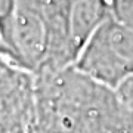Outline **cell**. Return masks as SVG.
<instances>
[{
	"label": "cell",
	"instance_id": "6da1fadb",
	"mask_svg": "<svg viewBox=\"0 0 133 133\" xmlns=\"http://www.w3.org/2000/svg\"><path fill=\"white\" fill-rule=\"evenodd\" d=\"M31 133H114L133 109L118 92L74 65L34 74Z\"/></svg>",
	"mask_w": 133,
	"mask_h": 133
},
{
	"label": "cell",
	"instance_id": "7a4b0ae2",
	"mask_svg": "<svg viewBox=\"0 0 133 133\" xmlns=\"http://www.w3.org/2000/svg\"><path fill=\"white\" fill-rule=\"evenodd\" d=\"M74 66L117 90L133 76V28L109 15L87 40Z\"/></svg>",
	"mask_w": 133,
	"mask_h": 133
},
{
	"label": "cell",
	"instance_id": "3957f363",
	"mask_svg": "<svg viewBox=\"0 0 133 133\" xmlns=\"http://www.w3.org/2000/svg\"><path fill=\"white\" fill-rule=\"evenodd\" d=\"M9 46L15 65L38 74L49 55V30L42 0H18Z\"/></svg>",
	"mask_w": 133,
	"mask_h": 133
},
{
	"label": "cell",
	"instance_id": "277c9868",
	"mask_svg": "<svg viewBox=\"0 0 133 133\" xmlns=\"http://www.w3.org/2000/svg\"><path fill=\"white\" fill-rule=\"evenodd\" d=\"M36 77L10 64L0 76V133H31Z\"/></svg>",
	"mask_w": 133,
	"mask_h": 133
},
{
	"label": "cell",
	"instance_id": "5b68a950",
	"mask_svg": "<svg viewBox=\"0 0 133 133\" xmlns=\"http://www.w3.org/2000/svg\"><path fill=\"white\" fill-rule=\"evenodd\" d=\"M16 6H18V0H0V31L3 34L8 46L10 42V30H12Z\"/></svg>",
	"mask_w": 133,
	"mask_h": 133
},
{
	"label": "cell",
	"instance_id": "8992f818",
	"mask_svg": "<svg viewBox=\"0 0 133 133\" xmlns=\"http://www.w3.org/2000/svg\"><path fill=\"white\" fill-rule=\"evenodd\" d=\"M109 15L133 28V0H109Z\"/></svg>",
	"mask_w": 133,
	"mask_h": 133
},
{
	"label": "cell",
	"instance_id": "52a82bcc",
	"mask_svg": "<svg viewBox=\"0 0 133 133\" xmlns=\"http://www.w3.org/2000/svg\"><path fill=\"white\" fill-rule=\"evenodd\" d=\"M117 92L121 96V99L133 108V76L129 77L127 80L117 89Z\"/></svg>",
	"mask_w": 133,
	"mask_h": 133
},
{
	"label": "cell",
	"instance_id": "ba28073f",
	"mask_svg": "<svg viewBox=\"0 0 133 133\" xmlns=\"http://www.w3.org/2000/svg\"><path fill=\"white\" fill-rule=\"evenodd\" d=\"M0 56L6 58V59H9L12 64H15L14 52H12V50H10V48L8 46V43H6L5 37H3V34H2V31H0Z\"/></svg>",
	"mask_w": 133,
	"mask_h": 133
},
{
	"label": "cell",
	"instance_id": "9c48e42d",
	"mask_svg": "<svg viewBox=\"0 0 133 133\" xmlns=\"http://www.w3.org/2000/svg\"><path fill=\"white\" fill-rule=\"evenodd\" d=\"M10 64H12V62H10L9 59H6V58H2V56H0V76L5 72V70L10 65Z\"/></svg>",
	"mask_w": 133,
	"mask_h": 133
},
{
	"label": "cell",
	"instance_id": "30bf717a",
	"mask_svg": "<svg viewBox=\"0 0 133 133\" xmlns=\"http://www.w3.org/2000/svg\"><path fill=\"white\" fill-rule=\"evenodd\" d=\"M107 2H108V3H109V0H107Z\"/></svg>",
	"mask_w": 133,
	"mask_h": 133
}]
</instances>
